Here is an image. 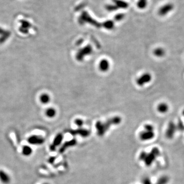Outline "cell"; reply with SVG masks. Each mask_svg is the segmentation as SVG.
Segmentation results:
<instances>
[{"label": "cell", "mask_w": 184, "mask_h": 184, "mask_svg": "<svg viewBox=\"0 0 184 184\" xmlns=\"http://www.w3.org/2000/svg\"><path fill=\"white\" fill-rule=\"evenodd\" d=\"M159 151L157 148H154L152 149L151 153H147V156L145 157L144 162L147 166H151L153 163L155 159L159 155Z\"/></svg>", "instance_id": "cell-1"}, {"label": "cell", "mask_w": 184, "mask_h": 184, "mask_svg": "<svg viewBox=\"0 0 184 184\" xmlns=\"http://www.w3.org/2000/svg\"><path fill=\"white\" fill-rule=\"evenodd\" d=\"M45 139L41 136L32 135L28 137L27 142L30 145H41L45 143Z\"/></svg>", "instance_id": "cell-2"}, {"label": "cell", "mask_w": 184, "mask_h": 184, "mask_svg": "<svg viewBox=\"0 0 184 184\" xmlns=\"http://www.w3.org/2000/svg\"><path fill=\"white\" fill-rule=\"evenodd\" d=\"M63 139V135L62 133H58L54 138L52 143L50 145L49 149L51 152H55L56 148L62 144Z\"/></svg>", "instance_id": "cell-3"}, {"label": "cell", "mask_w": 184, "mask_h": 184, "mask_svg": "<svg viewBox=\"0 0 184 184\" xmlns=\"http://www.w3.org/2000/svg\"><path fill=\"white\" fill-rule=\"evenodd\" d=\"M174 9V5L172 3H167L159 9L158 13L161 16H166V14L172 11Z\"/></svg>", "instance_id": "cell-4"}, {"label": "cell", "mask_w": 184, "mask_h": 184, "mask_svg": "<svg viewBox=\"0 0 184 184\" xmlns=\"http://www.w3.org/2000/svg\"><path fill=\"white\" fill-rule=\"evenodd\" d=\"M10 174L2 169H0V182L3 184H9L11 183Z\"/></svg>", "instance_id": "cell-5"}, {"label": "cell", "mask_w": 184, "mask_h": 184, "mask_svg": "<svg viewBox=\"0 0 184 184\" xmlns=\"http://www.w3.org/2000/svg\"><path fill=\"white\" fill-rule=\"evenodd\" d=\"M69 132L72 136L79 135L83 138H87L90 135V132L89 130L83 128H79L76 130H70Z\"/></svg>", "instance_id": "cell-6"}, {"label": "cell", "mask_w": 184, "mask_h": 184, "mask_svg": "<svg viewBox=\"0 0 184 184\" xmlns=\"http://www.w3.org/2000/svg\"><path fill=\"white\" fill-rule=\"evenodd\" d=\"M152 78V75L149 73H144L137 79V83L141 87L151 82Z\"/></svg>", "instance_id": "cell-7"}, {"label": "cell", "mask_w": 184, "mask_h": 184, "mask_svg": "<svg viewBox=\"0 0 184 184\" xmlns=\"http://www.w3.org/2000/svg\"><path fill=\"white\" fill-rule=\"evenodd\" d=\"M77 143V141L75 139H73L67 141L62 145L61 147L59 148V152L61 153H63L67 148L75 146Z\"/></svg>", "instance_id": "cell-8"}, {"label": "cell", "mask_w": 184, "mask_h": 184, "mask_svg": "<svg viewBox=\"0 0 184 184\" xmlns=\"http://www.w3.org/2000/svg\"><path fill=\"white\" fill-rule=\"evenodd\" d=\"M155 137L154 132H149L144 130L140 134L139 137L141 140L146 141L153 139Z\"/></svg>", "instance_id": "cell-9"}, {"label": "cell", "mask_w": 184, "mask_h": 184, "mask_svg": "<svg viewBox=\"0 0 184 184\" xmlns=\"http://www.w3.org/2000/svg\"><path fill=\"white\" fill-rule=\"evenodd\" d=\"M10 32L8 30L0 28V44H3L10 37Z\"/></svg>", "instance_id": "cell-10"}, {"label": "cell", "mask_w": 184, "mask_h": 184, "mask_svg": "<svg viewBox=\"0 0 184 184\" xmlns=\"http://www.w3.org/2000/svg\"><path fill=\"white\" fill-rule=\"evenodd\" d=\"M109 68H110V62L107 59H102L99 63V69L102 72H107Z\"/></svg>", "instance_id": "cell-11"}, {"label": "cell", "mask_w": 184, "mask_h": 184, "mask_svg": "<svg viewBox=\"0 0 184 184\" xmlns=\"http://www.w3.org/2000/svg\"><path fill=\"white\" fill-rule=\"evenodd\" d=\"M114 2V5L115 10H117L118 9H119L120 8L122 9L127 8L128 7V3L123 1H121V0H113Z\"/></svg>", "instance_id": "cell-12"}, {"label": "cell", "mask_w": 184, "mask_h": 184, "mask_svg": "<svg viewBox=\"0 0 184 184\" xmlns=\"http://www.w3.org/2000/svg\"><path fill=\"white\" fill-rule=\"evenodd\" d=\"M33 152V151L32 148L29 145H24L22 148V154L24 157H26L31 156V155H32Z\"/></svg>", "instance_id": "cell-13"}, {"label": "cell", "mask_w": 184, "mask_h": 184, "mask_svg": "<svg viewBox=\"0 0 184 184\" xmlns=\"http://www.w3.org/2000/svg\"><path fill=\"white\" fill-rule=\"evenodd\" d=\"M157 110L161 114H165L168 111L169 106L166 103H161L157 106Z\"/></svg>", "instance_id": "cell-14"}, {"label": "cell", "mask_w": 184, "mask_h": 184, "mask_svg": "<svg viewBox=\"0 0 184 184\" xmlns=\"http://www.w3.org/2000/svg\"><path fill=\"white\" fill-rule=\"evenodd\" d=\"M57 111L54 107H49L45 111V115L49 118H53L56 116Z\"/></svg>", "instance_id": "cell-15"}, {"label": "cell", "mask_w": 184, "mask_h": 184, "mask_svg": "<svg viewBox=\"0 0 184 184\" xmlns=\"http://www.w3.org/2000/svg\"><path fill=\"white\" fill-rule=\"evenodd\" d=\"M39 101L42 104H47L50 102L51 97L47 93H43L39 96Z\"/></svg>", "instance_id": "cell-16"}, {"label": "cell", "mask_w": 184, "mask_h": 184, "mask_svg": "<svg viewBox=\"0 0 184 184\" xmlns=\"http://www.w3.org/2000/svg\"><path fill=\"white\" fill-rule=\"evenodd\" d=\"M153 54L155 56L158 57H162L163 56H164L165 54V51L163 48L159 47L155 49V50L153 51Z\"/></svg>", "instance_id": "cell-17"}, {"label": "cell", "mask_w": 184, "mask_h": 184, "mask_svg": "<svg viewBox=\"0 0 184 184\" xmlns=\"http://www.w3.org/2000/svg\"><path fill=\"white\" fill-rule=\"evenodd\" d=\"M174 131H175V126L174 124L170 123V125H169V128L167 129L166 132V136L169 138H172L175 132Z\"/></svg>", "instance_id": "cell-18"}, {"label": "cell", "mask_w": 184, "mask_h": 184, "mask_svg": "<svg viewBox=\"0 0 184 184\" xmlns=\"http://www.w3.org/2000/svg\"><path fill=\"white\" fill-rule=\"evenodd\" d=\"M147 5V0H138L137 6L141 9L145 8Z\"/></svg>", "instance_id": "cell-19"}, {"label": "cell", "mask_w": 184, "mask_h": 184, "mask_svg": "<svg viewBox=\"0 0 184 184\" xmlns=\"http://www.w3.org/2000/svg\"><path fill=\"white\" fill-rule=\"evenodd\" d=\"M144 130L146 131H149V132H153L154 131V127L153 125L149 124H145L144 127Z\"/></svg>", "instance_id": "cell-20"}, {"label": "cell", "mask_w": 184, "mask_h": 184, "mask_svg": "<svg viewBox=\"0 0 184 184\" xmlns=\"http://www.w3.org/2000/svg\"><path fill=\"white\" fill-rule=\"evenodd\" d=\"M75 124L78 127L80 128V127H82L83 126L84 122H83V121L82 120L80 119H77L75 120Z\"/></svg>", "instance_id": "cell-21"}, {"label": "cell", "mask_w": 184, "mask_h": 184, "mask_svg": "<svg viewBox=\"0 0 184 184\" xmlns=\"http://www.w3.org/2000/svg\"><path fill=\"white\" fill-rule=\"evenodd\" d=\"M142 184H152L151 179L149 177H145L142 181Z\"/></svg>", "instance_id": "cell-22"}, {"label": "cell", "mask_w": 184, "mask_h": 184, "mask_svg": "<svg viewBox=\"0 0 184 184\" xmlns=\"http://www.w3.org/2000/svg\"><path fill=\"white\" fill-rule=\"evenodd\" d=\"M123 14H118V16L116 17V18L117 19V20L119 21V20H121V19H122V18H123Z\"/></svg>", "instance_id": "cell-23"}, {"label": "cell", "mask_w": 184, "mask_h": 184, "mask_svg": "<svg viewBox=\"0 0 184 184\" xmlns=\"http://www.w3.org/2000/svg\"><path fill=\"white\" fill-rule=\"evenodd\" d=\"M49 162L51 163H53L54 162V161L55 160V157H51V158H50V159H49Z\"/></svg>", "instance_id": "cell-24"}, {"label": "cell", "mask_w": 184, "mask_h": 184, "mask_svg": "<svg viewBox=\"0 0 184 184\" xmlns=\"http://www.w3.org/2000/svg\"><path fill=\"white\" fill-rule=\"evenodd\" d=\"M49 184V183H43V184Z\"/></svg>", "instance_id": "cell-25"}]
</instances>
